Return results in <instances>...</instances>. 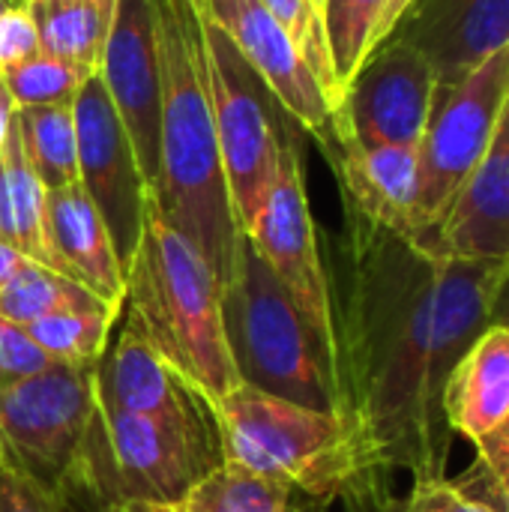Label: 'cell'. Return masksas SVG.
<instances>
[{
  "mask_svg": "<svg viewBox=\"0 0 509 512\" xmlns=\"http://www.w3.org/2000/svg\"><path fill=\"white\" fill-rule=\"evenodd\" d=\"M396 36L414 42L447 87L509 48V0H414Z\"/></svg>",
  "mask_w": 509,
  "mask_h": 512,
  "instance_id": "2e32d148",
  "label": "cell"
},
{
  "mask_svg": "<svg viewBox=\"0 0 509 512\" xmlns=\"http://www.w3.org/2000/svg\"><path fill=\"white\" fill-rule=\"evenodd\" d=\"M24 261H27L24 255H18V252H15V249H9L6 243H0V291H3V288H6V282H9L21 267H24Z\"/></svg>",
  "mask_w": 509,
  "mask_h": 512,
  "instance_id": "e575fe53",
  "label": "cell"
},
{
  "mask_svg": "<svg viewBox=\"0 0 509 512\" xmlns=\"http://www.w3.org/2000/svg\"><path fill=\"white\" fill-rule=\"evenodd\" d=\"M509 102V48L483 60L462 81L438 87L429 123L417 144L420 189L414 243L423 246L453 198L486 156Z\"/></svg>",
  "mask_w": 509,
  "mask_h": 512,
  "instance_id": "9c48e42d",
  "label": "cell"
},
{
  "mask_svg": "<svg viewBox=\"0 0 509 512\" xmlns=\"http://www.w3.org/2000/svg\"><path fill=\"white\" fill-rule=\"evenodd\" d=\"M411 0H324V27L339 87L363 69V63L396 33Z\"/></svg>",
  "mask_w": 509,
  "mask_h": 512,
  "instance_id": "603a6c76",
  "label": "cell"
},
{
  "mask_svg": "<svg viewBox=\"0 0 509 512\" xmlns=\"http://www.w3.org/2000/svg\"><path fill=\"white\" fill-rule=\"evenodd\" d=\"M105 306L108 303L96 297L87 285L33 261H24V267L0 291V315L21 327L66 309H105Z\"/></svg>",
  "mask_w": 509,
  "mask_h": 512,
  "instance_id": "d4e9b609",
  "label": "cell"
},
{
  "mask_svg": "<svg viewBox=\"0 0 509 512\" xmlns=\"http://www.w3.org/2000/svg\"><path fill=\"white\" fill-rule=\"evenodd\" d=\"M123 309H66L27 324L33 342L51 363H99L108 351V336Z\"/></svg>",
  "mask_w": 509,
  "mask_h": 512,
  "instance_id": "4316f807",
  "label": "cell"
},
{
  "mask_svg": "<svg viewBox=\"0 0 509 512\" xmlns=\"http://www.w3.org/2000/svg\"><path fill=\"white\" fill-rule=\"evenodd\" d=\"M291 489L282 480L255 477L237 465H219L204 477L183 501L171 507H150V512H288Z\"/></svg>",
  "mask_w": 509,
  "mask_h": 512,
  "instance_id": "484cf974",
  "label": "cell"
},
{
  "mask_svg": "<svg viewBox=\"0 0 509 512\" xmlns=\"http://www.w3.org/2000/svg\"><path fill=\"white\" fill-rule=\"evenodd\" d=\"M216 423L228 465L282 480L318 501L348 498L351 459L336 414L240 384L216 402Z\"/></svg>",
  "mask_w": 509,
  "mask_h": 512,
  "instance_id": "5b68a950",
  "label": "cell"
},
{
  "mask_svg": "<svg viewBox=\"0 0 509 512\" xmlns=\"http://www.w3.org/2000/svg\"><path fill=\"white\" fill-rule=\"evenodd\" d=\"M99 78L129 135L147 189H153L159 174L162 75L150 0H117Z\"/></svg>",
  "mask_w": 509,
  "mask_h": 512,
  "instance_id": "9a60e30c",
  "label": "cell"
},
{
  "mask_svg": "<svg viewBox=\"0 0 509 512\" xmlns=\"http://www.w3.org/2000/svg\"><path fill=\"white\" fill-rule=\"evenodd\" d=\"M198 21L207 96L222 150L228 195L237 228L246 234L276 180L279 150L291 117L282 111L279 99L270 93L261 75L234 48V42L201 12Z\"/></svg>",
  "mask_w": 509,
  "mask_h": 512,
  "instance_id": "ba28073f",
  "label": "cell"
},
{
  "mask_svg": "<svg viewBox=\"0 0 509 512\" xmlns=\"http://www.w3.org/2000/svg\"><path fill=\"white\" fill-rule=\"evenodd\" d=\"M192 6L216 24L246 63L261 75L282 111L312 132L321 147L333 144V105L306 66L303 54L285 27L264 9L261 0H192Z\"/></svg>",
  "mask_w": 509,
  "mask_h": 512,
  "instance_id": "4fadbf2b",
  "label": "cell"
},
{
  "mask_svg": "<svg viewBox=\"0 0 509 512\" xmlns=\"http://www.w3.org/2000/svg\"><path fill=\"white\" fill-rule=\"evenodd\" d=\"M435 90L438 78L426 54L393 33L345 87L333 111V141L417 147Z\"/></svg>",
  "mask_w": 509,
  "mask_h": 512,
  "instance_id": "30bf717a",
  "label": "cell"
},
{
  "mask_svg": "<svg viewBox=\"0 0 509 512\" xmlns=\"http://www.w3.org/2000/svg\"><path fill=\"white\" fill-rule=\"evenodd\" d=\"M312 3H315V6H318L321 12H324V0H312Z\"/></svg>",
  "mask_w": 509,
  "mask_h": 512,
  "instance_id": "b9f144b4",
  "label": "cell"
},
{
  "mask_svg": "<svg viewBox=\"0 0 509 512\" xmlns=\"http://www.w3.org/2000/svg\"><path fill=\"white\" fill-rule=\"evenodd\" d=\"M225 342L240 384L336 414L333 345L276 279L249 237L234 276L219 288Z\"/></svg>",
  "mask_w": 509,
  "mask_h": 512,
  "instance_id": "277c9868",
  "label": "cell"
},
{
  "mask_svg": "<svg viewBox=\"0 0 509 512\" xmlns=\"http://www.w3.org/2000/svg\"><path fill=\"white\" fill-rule=\"evenodd\" d=\"M477 447V468H474V483L489 492L501 489L509 483V417L492 432L486 435ZM480 498V495H474Z\"/></svg>",
  "mask_w": 509,
  "mask_h": 512,
  "instance_id": "836d02e7",
  "label": "cell"
},
{
  "mask_svg": "<svg viewBox=\"0 0 509 512\" xmlns=\"http://www.w3.org/2000/svg\"><path fill=\"white\" fill-rule=\"evenodd\" d=\"M495 324H507V327H509V294H507V288H504V294H501V303H498V312H495Z\"/></svg>",
  "mask_w": 509,
  "mask_h": 512,
  "instance_id": "74e56055",
  "label": "cell"
},
{
  "mask_svg": "<svg viewBox=\"0 0 509 512\" xmlns=\"http://www.w3.org/2000/svg\"><path fill=\"white\" fill-rule=\"evenodd\" d=\"M21 150L45 192L78 183V138L72 105L15 108Z\"/></svg>",
  "mask_w": 509,
  "mask_h": 512,
  "instance_id": "cb8c5ba5",
  "label": "cell"
},
{
  "mask_svg": "<svg viewBox=\"0 0 509 512\" xmlns=\"http://www.w3.org/2000/svg\"><path fill=\"white\" fill-rule=\"evenodd\" d=\"M423 249L450 258L509 261V102L486 156Z\"/></svg>",
  "mask_w": 509,
  "mask_h": 512,
  "instance_id": "e0dca14e",
  "label": "cell"
},
{
  "mask_svg": "<svg viewBox=\"0 0 509 512\" xmlns=\"http://www.w3.org/2000/svg\"><path fill=\"white\" fill-rule=\"evenodd\" d=\"M36 51H39V36L27 6H6V12L0 15V69L21 63Z\"/></svg>",
  "mask_w": 509,
  "mask_h": 512,
  "instance_id": "d6a6232c",
  "label": "cell"
},
{
  "mask_svg": "<svg viewBox=\"0 0 509 512\" xmlns=\"http://www.w3.org/2000/svg\"><path fill=\"white\" fill-rule=\"evenodd\" d=\"M0 512H63L48 489L0 459Z\"/></svg>",
  "mask_w": 509,
  "mask_h": 512,
  "instance_id": "1f68e13d",
  "label": "cell"
},
{
  "mask_svg": "<svg viewBox=\"0 0 509 512\" xmlns=\"http://www.w3.org/2000/svg\"><path fill=\"white\" fill-rule=\"evenodd\" d=\"M48 366H54L51 357L33 342L27 327L0 315V390L15 387Z\"/></svg>",
  "mask_w": 509,
  "mask_h": 512,
  "instance_id": "f546056e",
  "label": "cell"
},
{
  "mask_svg": "<svg viewBox=\"0 0 509 512\" xmlns=\"http://www.w3.org/2000/svg\"><path fill=\"white\" fill-rule=\"evenodd\" d=\"M45 216L51 243L69 273L108 306L123 309L126 273L114 240L81 183L45 192Z\"/></svg>",
  "mask_w": 509,
  "mask_h": 512,
  "instance_id": "d6986e66",
  "label": "cell"
},
{
  "mask_svg": "<svg viewBox=\"0 0 509 512\" xmlns=\"http://www.w3.org/2000/svg\"><path fill=\"white\" fill-rule=\"evenodd\" d=\"M480 501H486L495 512H509V483L489 495H480Z\"/></svg>",
  "mask_w": 509,
  "mask_h": 512,
  "instance_id": "8d00e7d4",
  "label": "cell"
},
{
  "mask_svg": "<svg viewBox=\"0 0 509 512\" xmlns=\"http://www.w3.org/2000/svg\"><path fill=\"white\" fill-rule=\"evenodd\" d=\"M72 108L78 138V183L99 210L126 273L144 231L150 189L99 72L84 81Z\"/></svg>",
  "mask_w": 509,
  "mask_h": 512,
  "instance_id": "8fae6325",
  "label": "cell"
},
{
  "mask_svg": "<svg viewBox=\"0 0 509 512\" xmlns=\"http://www.w3.org/2000/svg\"><path fill=\"white\" fill-rule=\"evenodd\" d=\"M411 6H414V0H411Z\"/></svg>",
  "mask_w": 509,
  "mask_h": 512,
  "instance_id": "ee69618b",
  "label": "cell"
},
{
  "mask_svg": "<svg viewBox=\"0 0 509 512\" xmlns=\"http://www.w3.org/2000/svg\"><path fill=\"white\" fill-rule=\"evenodd\" d=\"M12 114H15V105H12V99H9L3 81H0V144H3V138H6V129H9V123H12Z\"/></svg>",
  "mask_w": 509,
  "mask_h": 512,
  "instance_id": "d590c367",
  "label": "cell"
},
{
  "mask_svg": "<svg viewBox=\"0 0 509 512\" xmlns=\"http://www.w3.org/2000/svg\"><path fill=\"white\" fill-rule=\"evenodd\" d=\"M342 180L345 207L378 228L414 237L420 159L417 147L333 141L324 150Z\"/></svg>",
  "mask_w": 509,
  "mask_h": 512,
  "instance_id": "ac0fdd59",
  "label": "cell"
},
{
  "mask_svg": "<svg viewBox=\"0 0 509 512\" xmlns=\"http://www.w3.org/2000/svg\"><path fill=\"white\" fill-rule=\"evenodd\" d=\"M96 363H54L0 390V459L54 495L66 512L81 501L84 453L99 417Z\"/></svg>",
  "mask_w": 509,
  "mask_h": 512,
  "instance_id": "52a82bcc",
  "label": "cell"
},
{
  "mask_svg": "<svg viewBox=\"0 0 509 512\" xmlns=\"http://www.w3.org/2000/svg\"><path fill=\"white\" fill-rule=\"evenodd\" d=\"M96 402L138 417L219 438L216 402L171 366L129 321L96 363Z\"/></svg>",
  "mask_w": 509,
  "mask_h": 512,
  "instance_id": "5bb4252c",
  "label": "cell"
},
{
  "mask_svg": "<svg viewBox=\"0 0 509 512\" xmlns=\"http://www.w3.org/2000/svg\"><path fill=\"white\" fill-rule=\"evenodd\" d=\"M261 3L285 27V33L291 36V42L303 54L306 66L312 69V75L321 84L327 102L336 111V105L342 99V87H339V78H336V69H333V57H330L324 12L312 0H261Z\"/></svg>",
  "mask_w": 509,
  "mask_h": 512,
  "instance_id": "f1b7e54d",
  "label": "cell"
},
{
  "mask_svg": "<svg viewBox=\"0 0 509 512\" xmlns=\"http://www.w3.org/2000/svg\"><path fill=\"white\" fill-rule=\"evenodd\" d=\"M399 512H495L486 501L468 495L459 483L453 480H435L426 486L411 489L408 501L399 507Z\"/></svg>",
  "mask_w": 509,
  "mask_h": 512,
  "instance_id": "4dcf8cb0",
  "label": "cell"
},
{
  "mask_svg": "<svg viewBox=\"0 0 509 512\" xmlns=\"http://www.w3.org/2000/svg\"><path fill=\"white\" fill-rule=\"evenodd\" d=\"M39 51L99 72L111 36L117 0H27Z\"/></svg>",
  "mask_w": 509,
  "mask_h": 512,
  "instance_id": "7402d4cb",
  "label": "cell"
},
{
  "mask_svg": "<svg viewBox=\"0 0 509 512\" xmlns=\"http://www.w3.org/2000/svg\"><path fill=\"white\" fill-rule=\"evenodd\" d=\"M105 512H150V510H147V504H114V507H108Z\"/></svg>",
  "mask_w": 509,
  "mask_h": 512,
  "instance_id": "f35d334b",
  "label": "cell"
},
{
  "mask_svg": "<svg viewBox=\"0 0 509 512\" xmlns=\"http://www.w3.org/2000/svg\"><path fill=\"white\" fill-rule=\"evenodd\" d=\"M294 512H321V510H294Z\"/></svg>",
  "mask_w": 509,
  "mask_h": 512,
  "instance_id": "7bdbcfd3",
  "label": "cell"
},
{
  "mask_svg": "<svg viewBox=\"0 0 509 512\" xmlns=\"http://www.w3.org/2000/svg\"><path fill=\"white\" fill-rule=\"evenodd\" d=\"M162 75L159 174L150 198L207 261L219 288L234 276L237 228L204 78L201 21L192 0H150Z\"/></svg>",
  "mask_w": 509,
  "mask_h": 512,
  "instance_id": "7a4b0ae2",
  "label": "cell"
},
{
  "mask_svg": "<svg viewBox=\"0 0 509 512\" xmlns=\"http://www.w3.org/2000/svg\"><path fill=\"white\" fill-rule=\"evenodd\" d=\"M0 243H6L9 249H15L33 264L51 267L75 279L51 243L48 216H45V189L24 159L15 114L0 144Z\"/></svg>",
  "mask_w": 509,
  "mask_h": 512,
  "instance_id": "44dd1931",
  "label": "cell"
},
{
  "mask_svg": "<svg viewBox=\"0 0 509 512\" xmlns=\"http://www.w3.org/2000/svg\"><path fill=\"white\" fill-rule=\"evenodd\" d=\"M450 429L480 444L509 417V327L492 324L459 360L447 384Z\"/></svg>",
  "mask_w": 509,
  "mask_h": 512,
  "instance_id": "ffe728a7",
  "label": "cell"
},
{
  "mask_svg": "<svg viewBox=\"0 0 509 512\" xmlns=\"http://www.w3.org/2000/svg\"><path fill=\"white\" fill-rule=\"evenodd\" d=\"M96 75L60 57L36 51L33 57L0 69V81L15 108L27 105H75L84 81Z\"/></svg>",
  "mask_w": 509,
  "mask_h": 512,
  "instance_id": "83f0119b",
  "label": "cell"
},
{
  "mask_svg": "<svg viewBox=\"0 0 509 512\" xmlns=\"http://www.w3.org/2000/svg\"><path fill=\"white\" fill-rule=\"evenodd\" d=\"M6 6H9V0H0V15L6 12Z\"/></svg>",
  "mask_w": 509,
  "mask_h": 512,
  "instance_id": "ab89813d",
  "label": "cell"
},
{
  "mask_svg": "<svg viewBox=\"0 0 509 512\" xmlns=\"http://www.w3.org/2000/svg\"><path fill=\"white\" fill-rule=\"evenodd\" d=\"M327 285L348 501L399 512L396 474H408L411 489L447 477L456 438L447 384L495 324L509 261L435 255L345 207L342 273Z\"/></svg>",
  "mask_w": 509,
  "mask_h": 512,
  "instance_id": "6da1fadb",
  "label": "cell"
},
{
  "mask_svg": "<svg viewBox=\"0 0 509 512\" xmlns=\"http://www.w3.org/2000/svg\"><path fill=\"white\" fill-rule=\"evenodd\" d=\"M84 453L81 498L105 512L114 504L171 507L225 465L222 441L153 417L99 405Z\"/></svg>",
  "mask_w": 509,
  "mask_h": 512,
  "instance_id": "8992f818",
  "label": "cell"
},
{
  "mask_svg": "<svg viewBox=\"0 0 509 512\" xmlns=\"http://www.w3.org/2000/svg\"><path fill=\"white\" fill-rule=\"evenodd\" d=\"M246 237L255 246V252L267 261V267L276 273V279L291 291V297L300 303L309 321L333 345L327 267L318 249V231L306 198L303 153L291 126L282 138L276 180Z\"/></svg>",
  "mask_w": 509,
  "mask_h": 512,
  "instance_id": "7c38bea8",
  "label": "cell"
},
{
  "mask_svg": "<svg viewBox=\"0 0 509 512\" xmlns=\"http://www.w3.org/2000/svg\"><path fill=\"white\" fill-rule=\"evenodd\" d=\"M27 0H9V6H24Z\"/></svg>",
  "mask_w": 509,
  "mask_h": 512,
  "instance_id": "60d3db41",
  "label": "cell"
},
{
  "mask_svg": "<svg viewBox=\"0 0 509 512\" xmlns=\"http://www.w3.org/2000/svg\"><path fill=\"white\" fill-rule=\"evenodd\" d=\"M126 321L213 402L240 387L225 327L219 282L201 252L147 201L144 231L126 270Z\"/></svg>",
  "mask_w": 509,
  "mask_h": 512,
  "instance_id": "3957f363",
  "label": "cell"
}]
</instances>
